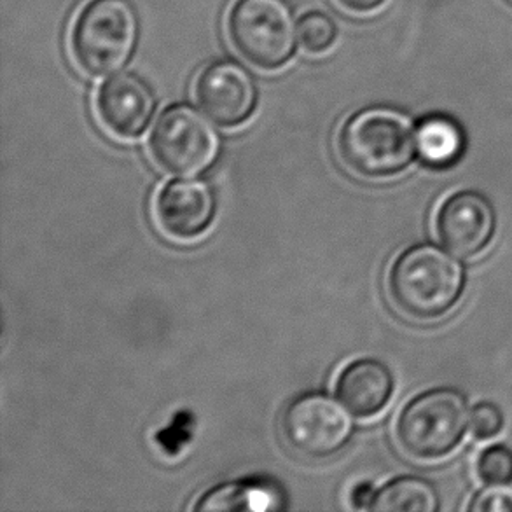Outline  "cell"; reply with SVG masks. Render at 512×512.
I'll list each match as a JSON object with an SVG mask.
<instances>
[{
    "instance_id": "cell-13",
    "label": "cell",
    "mask_w": 512,
    "mask_h": 512,
    "mask_svg": "<svg viewBox=\"0 0 512 512\" xmlns=\"http://www.w3.org/2000/svg\"><path fill=\"white\" fill-rule=\"evenodd\" d=\"M284 507V497L275 483L247 479L221 485L205 493L194 504V511H277Z\"/></svg>"
},
{
    "instance_id": "cell-20",
    "label": "cell",
    "mask_w": 512,
    "mask_h": 512,
    "mask_svg": "<svg viewBox=\"0 0 512 512\" xmlns=\"http://www.w3.org/2000/svg\"><path fill=\"white\" fill-rule=\"evenodd\" d=\"M338 6L352 14H371L378 11L387 0H334Z\"/></svg>"
},
{
    "instance_id": "cell-7",
    "label": "cell",
    "mask_w": 512,
    "mask_h": 512,
    "mask_svg": "<svg viewBox=\"0 0 512 512\" xmlns=\"http://www.w3.org/2000/svg\"><path fill=\"white\" fill-rule=\"evenodd\" d=\"M352 415L331 395H301L285 409L282 434L292 450L303 457H331L352 437Z\"/></svg>"
},
{
    "instance_id": "cell-21",
    "label": "cell",
    "mask_w": 512,
    "mask_h": 512,
    "mask_svg": "<svg viewBox=\"0 0 512 512\" xmlns=\"http://www.w3.org/2000/svg\"><path fill=\"white\" fill-rule=\"evenodd\" d=\"M374 492H376V490H374L373 486L360 485L359 488L353 492V506L359 507V509H367L369 504H371V500H373Z\"/></svg>"
},
{
    "instance_id": "cell-6",
    "label": "cell",
    "mask_w": 512,
    "mask_h": 512,
    "mask_svg": "<svg viewBox=\"0 0 512 512\" xmlns=\"http://www.w3.org/2000/svg\"><path fill=\"white\" fill-rule=\"evenodd\" d=\"M149 151L154 163L168 175L196 177L217 158L219 135L193 107L173 105L154 123Z\"/></svg>"
},
{
    "instance_id": "cell-12",
    "label": "cell",
    "mask_w": 512,
    "mask_h": 512,
    "mask_svg": "<svg viewBox=\"0 0 512 512\" xmlns=\"http://www.w3.org/2000/svg\"><path fill=\"white\" fill-rule=\"evenodd\" d=\"M336 392L353 415L373 418L387 408L394 395V374L380 360H355L338 376Z\"/></svg>"
},
{
    "instance_id": "cell-17",
    "label": "cell",
    "mask_w": 512,
    "mask_h": 512,
    "mask_svg": "<svg viewBox=\"0 0 512 512\" xmlns=\"http://www.w3.org/2000/svg\"><path fill=\"white\" fill-rule=\"evenodd\" d=\"M476 472L483 485L509 486L512 483V450L506 444H493L479 455Z\"/></svg>"
},
{
    "instance_id": "cell-15",
    "label": "cell",
    "mask_w": 512,
    "mask_h": 512,
    "mask_svg": "<svg viewBox=\"0 0 512 512\" xmlns=\"http://www.w3.org/2000/svg\"><path fill=\"white\" fill-rule=\"evenodd\" d=\"M439 507L441 502L436 486L427 479L404 476L376 490L367 509L378 512H437Z\"/></svg>"
},
{
    "instance_id": "cell-18",
    "label": "cell",
    "mask_w": 512,
    "mask_h": 512,
    "mask_svg": "<svg viewBox=\"0 0 512 512\" xmlns=\"http://www.w3.org/2000/svg\"><path fill=\"white\" fill-rule=\"evenodd\" d=\"M504 413L493 402H479L471 413L472 436L478 441H490L504 429Z\"/></svg>"
},
{
    "instance_id": "cell-8",
    "label": "cell",
    "mask_w": 512,
    "mask_h": 512,
    "mask_svg": "<svg viewBox=\"0 0 512 512\" xmlns=\"http://www.w3.org/2000/svg\"><path fill=\"white\" fill-rule=\"evenodd\" d=\"M194 98L215 125L236 128L247 123L256 111V81L240 63L217 60L203 67L196 77Z\"/></svg>"
},
{
    "instance_id": "cell-1",
    "label": "cell",
    "mask_w": 512,
    "mask_h": 512,
    "mask_svg": "<svg viewBox=\"0 0 512 512\" xmlns=\"http://www.w3.org/2000/svg\"><path fill=\"white\" fill-rule=\"evenodd\" d=\"M465 271L457 256L432 243L415 245L395 259L388 291L395 308L409 319H441L464 294Z\"/></svg>"
},
{
    "instance_id": "cell-2",
    "label": "cell",
    "mask_w": 512,
    "mask_h": 512,
    "mask_svg": "<svg viewBox=\"0 0 512 512\" xmlns=\"http://www.w3.org/2000/svg\"><path fill=\"white\" fill-rule=\"evenodd\" d=\"M338 154L345 167L362 179L395 177L415 160L413 121L388 107L357 112L341 126Z\"/></svg>"
},
{
    "instance_id": "cell-5",
    "label": "cell",
    "mask_w": 512,
    "mask_h": 512,
    "mask_svg": "<svg viewBox=\"0 0 512 512\" xmlns=\"http://www.w3.org/2000/svg\"><path fill=\"white\" fill-rule=\"evenodd\" d=\"M226 34L242 60L266 72L285 67L298 48V23L285 0H235Z\"/></svg>"
},
{
    "instance_id": "cell-11",
    "label": "cell",
    "mask_w": 512,
    "mask_h": 512,
    "mask_svg": "<svg viewBox=\"0 0 512 512\" xmlns=\"http://www.w3.org/2000/svg\"><path fill=\"white\" fill-rule=\"evenodd\" d=\"M161 231L173 240L189 242L205 235L215 215V194L203 180H173L163 186L154 203Z\"/></svg>"
},
{
    "instance_id": "cell-3",
    "label": "cell",
    "mask_w": 512,
    "mask_h": 512,
    "mask_svg": "<svg viewBox=\"0 0 512 512\" xmlns=\"http://www.w3.org/2000/svg\"><path fill=\"white\" fill-rule=\"evenodd\" d=\"M137 41L139 18L128 0H90L70 28V56L86 76H112L130 62Z\"/></svg>"
},
{
    "instance_id": "cell-16",
    "label": "cell",
    "mask_w": 512,
    "mask_h": 512,
    "mask_svg": "<svg viewBox=\"0 0 512 512\" xmlns=\"http://www.w3.org/2000/svg\"><path fill=\"white\" fill-rule=\"evenodd\" d=\"M299 42L310 55H322L333 48L338 39V27L327 14L312 11L298 25Z\"/></svg>"
},
{
    "instance_id": "cell-14",
    "label": "cell",
    "mask_w": 512,
    "mask_h": 512,
    "mask_svg": "<svg viewBox=\"0 0 512 512\" xmlns=\"http://www.w3.org/2000/svg\"><path fill=\"white\" fill-rule=\"evenodd\" d=\"M416 153L427 167L450 168L462 160L465 135L462 126L448 116H429L416 128Z\"/></svg>"
},
{
    "instance_id": "cell-10",
    "label": "cell",
    "mask_w": 512,
    "mask_h": 512,
    "mask_svg": "<svg viewBox=\"0 0 512 512\" xmlns=\"http://www.w3.org/2000/svg\"><path fill=\"white\" fill-rule=\"evenodd\" d=\"M95 109L107 132L123 140L139 139L156 111V97L135 74L111 76L98 88Z\"/></svg>"
},
{
    "instance_id": "cell-4",
    "label": "cell",
    "mask_w": 512,
    "mask_h": 512,
    "mask_svg": "<svg viewBox=\"0 0 512 512\" xmlns=\"http://www.w3.org/2000/svg\"><path fill=\"white\" fill-rule=\"evenodd\" d=\"M471 429L469 402L455 388H434L402 408L395 437L404 453L423 462L451 455Z\"/></svg>"
},
{
    "instance_id": "cell-19",
    "label": "cell",
    "mask_w": 512,
    "mask_h": 512,
    "mask_svg": "<svg viewBox=\"0 0 512 512\" xmlns=\"http://www.w3.org/2000/svg\"><path fill=\"white\" fill-rule=\"evenodd\" d=\"M467 509L471 512H512V488L486 486L471 500Z\"/></svg>"
},
{
    "instance_id": "cell-9",
    "label": "cell",
    "mask_w": 512,
    "mask_h": 512,
    "mask_svg": "<svg viewBox=\"0 0 512 512\" xmlns=\"http://www.w3.org/2000/svg\"><path fill=\"white\" fill-rule=\"evenodd\" d=\"M497 214L492 201L476 191L451 194L437 208L436 235L460 259L481 256L492 245Z\"/></svg>"
}]
</instances>
